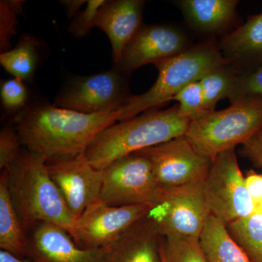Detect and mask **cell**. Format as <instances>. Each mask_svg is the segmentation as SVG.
Listing matches in <instances>:
<instances>
[{
	"instance_id": "1",
	"label": "cell",
	"mask_w": 262,
	"mask_h": 262,
	"mask_svg": "<svg viewBox=\"0 0 262 262\" xmlns=\"http://www.w3.org/2000/svg\"><path fill=\"white\" fill-rule=\"evenodd\" d=\"M121 108L113 112L84 114L34 105L15 117L21 144L48 160L84 154L100 133L119 121Z\"/></svg>"
},
{
	"instance_id": "2",
	"label": "cell",
	"mask_w": 262,
	"mask_h": 262,
	"mask_svg": "<svg viewBox=\"0 0 262 262\" xmlns=\"http://www.w3.org/2000/svg\"><path fill=\"white\" fill-rule=\"evenodd\" d=\"M47 159L32 151H22L7 170L10 194L25 232L40 223L59 226L70 233L76 219L50 177Z\"/></svg>"
},
{
	"instance_id": "3",
	"label": "cell",
	"mask_w": 262,
	"mask_h": 262,
	"mask_svg": "<svg viewBox=\"0 0 262 262\" xmlns=\"http://www.w3.org/2000/svg\"><path fill=\"white\" fill-rule=\"evenodd\" d=\"M189 123L190 120L179 115L177 105L146 112L103 130L84 155L94 168L103 170L123 157L184 136Z\"/></svg>"
},
{
	"instance_id": "4",
	"label": "cell",
	"mask_w": 262,
	"mask_h": 262,
	"mask_svg": "<svg viewBox=\"0 0 262 262\" xmlns=\"http://www.w3.org/2000/svg\"><path fill=\"white\" fill-rule=\"evenodd\" d=\"M225 63V57L212 44L200 45L155 63L158 70L156 82L144 94L127 98L121 108L119 121L130 120L171 101L188 84L201 80L208 72Z\"/></svg>"
},
{
	"instance_id": "5",
	"label": "cell",
	"mask_w": 262,
	"mask_h": 262,
	"mask_svg": "<svg viewBox=\"0 0 262 262\" xmlns=\"http://www.w3.org/2000/svg\"><path fill=\"white\" fill-rule=\"evenodd\" d=\"M261 129L262 98L248 97L192 120L184 136L198 152L213 160L221 152L244 145Z\"/></svg>"
},
{
	"instance_id": "6",
	"label": "cell",
	"mask_w": 262,
	"mask_h": 262,
	"mask_svg": "<svg viewBox=\"0 0 262 262\" xmlns=\"http://www.w3.org/2000/svg\"><path fill=\"white\" fill-rule=\"evenodd\" d=\"M203 190L211 214L227 225L256 211L234 149L213 158Z\"/></svg>"
},
{
	"instance_id": "7",
	"label": "cell",
	"mask_w": 262,
	"mask_h": 262,
	"mask_svg": "<svg viewBox=\"0 0 262 262\" xmlns=\"http://www.w3.org/2000/svg\"><path fill=\"white\" fill-rule=\"evenodd\" d=\"M149 160L136 152L103 169L99 200L112 206H156L164 195Z\"/></svg>"
},
{
	"instance_id": "8",
	"label": "cell",
	"mask_w": 262,
	"mask_h": 262,
	"mask_svg": "<svg viewBox=\"0 0 262 262\" xmlns=\"http://www.w3.org/2000/svg\"><path fill=\"white\" fill-rule=\"evenodd\" d=\"M151 208L146 205L112 206L98 200L77 217L70 234L81 248H108L147 216Z\"/></svg>"
},
{
	"instance_id": "9",
	"label": "cell",
	"mask_w": 262,
	"mask_h": 262,
	"mask_svg": "<svg viewBox=\"0 0 262 262\" xmlns=\"http://www.w3.org/2000/svg\"><path fill=\"white\" fill-rule=\"evenodd\" d=\"M203 184L164 189L161 201L148 214L162 237L200 238L211 215L203 194Z\"/></svg>"
},
{
	"instance_id": "10",
	"label": "cell",
	"mask_w": 262,
	"mask_h": 262,
	"mask_svg": "<svg viewBox=\"0 0 262 262\" xmlns=\"http://www.w3.org/2000/svg\"><path fill=\"white\" fill-rule=\"evenodd\" d=\"M137 152L149 160L155 178L163 189L202 184L212 163L184 135Z\"/></svg>"
},
{
	"instance_id": "11",
	"label": "cell",
	"mask_w": 262,
	"mask_h": 262,
	"mask_svg": "<svg viewBox=\"0 0 262 262\" xmlns=\"http://www.w3.org/2000/svg\"><path fill=\"white\" fill-rule=\"evenodd\" d=\"M128 98L120 72L113 70L76 79L57 96L54 105L81 113L98 114L120 110Z\"/></svg>"
},
{
	"instance_id": "12",
	"label": "cell",
	"mask_w": 262,
	"mask_h": 262,
	"mask_svg": "<svg viewBox=\"0 0 262 262\" xmlns=\"http://www.w3.org/2000/svg\"><path fill=\"white\" fill-rule=\"evenodd\" d=\"M46 166L50 177L76 217L99 200L103 170L94 168L84 154L48 160Z\"/></svg>"
},
{
	"instance_id": "13",
	"label": "cell",
	"mask_w": 262,
	"mask_h": 262,
	"mask_svg": "<svg viewBox=\"0 0 262 262\" xmlns=\"http://www.w3.org/2000/svg\"><path fill=\"white\" fill-rule=\"evenodd\" d=\"M187 50V38L173 27H141L124 50L115 70L129 72L143 66L168 59Z\"/></svg>"
},
{
	"instance_id": "14",
	"label": "cell",
	"mask_w": 262,
	"mask_h": 262,
	"mask_svg": "<svg viewBox=\"0 0 262 262\" xmlns=\"http://www.w3.org/2000/svg\"><path fill=\"white\" fill-rule=\"evenodd\" d=\"M28 239L32 262H106L110 250L81 248L66 229L49 223L34 227Z\"/></svg>"
},
{
	"instance_id": "15",
	"label": "cell",
	"mask_w": 262,
	"mask_h": 262,
	"mask_svg": "<svg viewBox=\"0 0 262 262\" xmlns=\"http://www.w3.org/2000/svg\"><path fill=\"white\" fill-rule=\"evenodd\" d=\"M144 5V2L140 0L106 1L98 11L96 27L108 36L115 64L141 27Z\"/></svg>"
},
{
	"instance_id": "16",
	"label": "cell",
	"mask_w": 262,
	"mask_h": 262,
	"mask_svg": "<svg viewBox=\"0 0 262 262\" xmlns=\"http://www.w3.org/2000/svg\"><path fill=\"white\" fill-rule=\"evenodd\" d=\"M163 239L147 215L110 246L106 262H162Z\"/></svg>"
},
{
	"instance_id": "17",
	"label": "cell",
	"mask_w": 262,
	"mask_h": 262,
	"mask_svg": "<svg viewBox=\"0 0 262 262\" xmlns=\"http://www.w3.org/2000/svg\"><path fill=\"white\" fill-rule=\"evenodd\" d=\"M0 248L18 257L28 256L29 239L10 194L7 170L0 177Z\"/></svg>"
},
{
	"instance_id": "18",
	"label": "cell",
	"mask_w": 262,
	"mask_h": 262,
	"mask_svg": "<svg viewBox=\"0 0 262 262\" xmlns=\"http://www.w3.org/2000/svg\"><path fill=\"white\" fill-rule=\"evenodd\" d=\"M179 9L194 28L214 32L223 28L235 14L236 0H181L176 2Z\"/></svg>"
},
{
	"instance_id": "19",
	"label": "cell",
	"mask_w": 262,
	"mask_h": 262,
	"mask_svg": "<svg viewBox=\"0 0 262 262\" xmlns=\"http://www.w3.org/2000/svg\"><path fill=\"white\" fill-rule=\"evenodd\" d=\"M199 243L208 262H251L227 225L213 215L207 221Z\"/></svg>"
},
{
	"instance_id": "20",
	"label": "cell",
	"mask_w": 262,
	"mask_h": 262,
	"mask_svg": "<svg viewBox=\"0 0 262 262\" xmlns=\"http://www.w3.org/2000/svg\"><path fill=\"white\" fill-rule=\"evenodd\" d=\"M225 56L232 59L262 58V13L249 17L244 25L222 42Z\"/></svg>"
},
{
	"instance_id": "21",
	"label": "cell",
	"mask_w": 262,
	"mask_h": 262,
	"mask_svg": "<svg viewBox=\"0 0 262 262\" xmlns=\"http://www.w3.org/2000/svg\"><path fill=\"white\" fill-rule=\"evenodd\" d=\"M39 41L24 34L15 48L0 54V63L15 78L27 80L34 75L38 62Z\"/></svg>"
},
{
	"instance_id": "22",
	"label": "cell",
	"mask_w": 262,
	"mask_h": 262,
	"mask_svg": "<svg viewBox=\"0 0 262 262\" xmlns=\"http://www.w3.org/2000/svg\"><path fill=\"white\" fill-rule=\"evenodd\" d=\"M227 227L250 261L262 262V212L256 211Z\"/></svg>"
},
{
	"instance_id": "23",
	"label": "cell",
	"mask_w": 262,
	"mask_h": 262,
	"mask_svg": "<svg viewBox=\"0 0 262 262\" xmlns=\"http://www.w3.org/2000/svg\"><path fill=\"white\" fill-rule=\"evenodd\" d=\"M237 76L225 68L218 67L206 74L199 81L204 98L207 113L215 111V106L221 100L229 98L233 90Z\"/></svg>"
},
{
	"instance_id": "24",
	"label": "cell",
	"mask_w": 262,
	"mask_h": 262,
	"mask_svg": "<svg viewBox=\"0 0 262 262\" xmlns=\"http://www.w3.org/2000/svg\"><path fill=\"white\" fill-rule=\"evenodd\" d=\"M162 253L165 262H208L200 245L192 237H163Z\"/></svg>"
},
{
	"instance_id": "25",
	"label": "cell",
	"mask_w": 262,
	"mask_h": 262,
	"mask_svg": "<svg viewBox=\"0 0 262 262\" xmlns=\"http://www.w3.org/2000/svg\"><path fill=\"white\" fill-rule=\"evenodd\" d=\"M172 101L178 102L179 115L190 122L208 113L205 108L204 98L199 81L188 84L174 96Z\"/></svg>"
},
{
	"instance_id": "26",
	"label": "cell",
	"mask_w": 262,
	"mask_h": 262,
	"mask_svg": "<svg viewBox=\"0 0 262 262\" xmlns=\"http://www.w3.org/2000/svg\"><path fill=\"white\" fill-rule=\"evenodd\" d=\"M24 1L0 2V48L2 53L9 51L10 38L16 34L18 18L17 15L22 13Z\"/></svg>"
},
{
	"instance_id": "27",
	"label": "cell",
	"mask_w": 262,
	"mask_h": 262,
	"mask_svg": "<svg viewBox=\"0 0 262 262\" xmlns=\"http://www.w3.org/2000/svg\"><path fill=\"white\" fill-rule=\"evenodd\" d=\"M248 97L262 98V64L248 73L237 76L229 98L233 103Z\"/></svg>"
},
{
	"instance_id": "28",
	"label": "cell",
	"mask_w": 262,
	"mask_h": 262,
	"mask_svg": "<svg viewBox=\"0 0 262 262\" xmlns=\"http://www.w3.org/2000/svg\"><path fill=\"white\" fill-rule=\"evenodd\" d=\"M21 141L18 132L10 127H5L0 132V168L8 170L20 158Z\"/></svg>"
},
{
	"instance_id": "29",
	"label": "cell",
	"mask_w": 262,
	"mask_h": 262,
	"mask_svg": "<svg viewBox=\"0 0 262 262\" xmlns=\"http://www.w3.org/2000/svg\"><path fill=\"white\" fill-rule=\"evenodd\" d=\"M105 0H89L85 9L76 15L69 27L70 34L77 38L87 35L91 29L96 27V18L100 8L106 3Z\"/></svg>"
},
{
	"instance_id": "30",
	"label": "cell",
	"mask_w": 262,
	"mask_h": 262,
	"mask_svg": "<svg viewBox=\"0 0 262 262\" xmlns=\"http://www.w3.org/2000/svg\"><path fill=\"white\" fill-rule=\"evenodd\" d=\"M23 81L14 77L5 80L2 83V101L5 107L8 110H18L25 106L27 100V91Z\"/></svg>"
},
{
	"instance_id": "31",
	"label": "cell",
	"mask_w": 262,
	"mask_h": 262,
	"mask_svg": "<svg viewBox=\"0 0 262 262\" xmlns=\"http://www.w3.org/2000/svg\"><path fill=\"white\" fill-rule=\"evenodd\" d=\"M243 151L256 167L262 168V129L244 144Z\"/></svg>"
},
{
	"instance_id": "32",
	"label": "cell",
	"mask_w": 262,
	"mask_h": 262,
	"mask_svg": "<svg viewBox=\"0 0 262 262\" xmlns=\"http://www.w3.org/2000/svg\"><path fill=\"white\" fill-rule=\"evenodd\" d=\"M245 182L257 211L262 206V174L250 170L245 177Z\"/></svg>"
},
{
	"instance_id": "33",
	"label": "cell",
	"mask_w": 262,
	"mask_h": 262,
	"mask_svg": "<svg viewBox=\"0 0 262 262\" xmlns=\"http://www.w3.org/2000/svg\"><path fill=\"white\" fill-rule=\"evenodd\" d=\"M85 3H87V1H84V0H65V1H61V5H63L64 7L67 16L69 18H72V17L78 14L79 10Z\"/></svg>"
},
{
	"instance_id": "34",
	"label": "cell",
	"mask_w": 262,
	"mask_h": 262,
	"mask_svg": "<svg viewBox=\"0 0 262 262\" xmlns=\"http://www.w3.org/2000/svg\"><path fill=\"white\" fill-rule=\"evenodd\" d=\"M0 262H31L24 258L18 257L9 252L1 250L0 251Z\"/></svg>"
},
{
	"instance_id": "35",
	"label": "cell",
	"mask_w": 262,
	"mask_h": 262,
	"mask_svg": "<svg viewBox=\"0 0 262 262\" xmlns=\"http://www.w3.org/2000/svg\"><path fill=\"white\" fill-rule=\"evenodd\" d=\"M161 248H162V246H161ZM161 257H162V262H165V260H164L163 253H162V249H161Z\"/></svg>"
}]
</instances>
